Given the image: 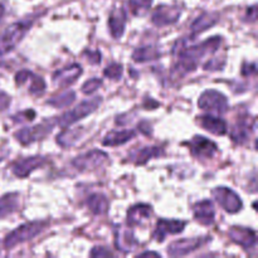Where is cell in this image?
Here are the masks:
<instances>
[{
    "instance_id": "1",
    "label": "cell",
    "mask_w": 258,
    "mask_h": 258,
    "mask_svg": "<svg viewBox=\"0 0 258 258\" xmlns=\"http://www.w3.org/2000/svg\"><path fill=\"white\" fill-rule=\"evenodd\" d=\"M222 44V38L216 35L204 42L196 45L186 44V39L179 40L175 43L173 52L178 53V63L175 66V71L178 75H186L197 70L198 63L203 58L214 54L219 49Z\"/></svg>"
},
{
    "instance_id": "2",
    "label": "cell",
    "mask_w": 258,
    "mask_h": 258,
    "mask_svg": "<svg viewBox=\"0 0 258 258\" xmlns=\"http://www.w3.org/2000/svg\"><path fill=\"white\" fill-rule=\"evenodd\" d=\"M35 17H28L24 19L15 22L5 28L0 33V55H5L12 52L18 44L23 40L34 23Z\"/></svg>"
},
{
    "instance_id": "3",
    "label": "cell",
    "mask_w": 258,
    "mask_h": 258,
    "mask_svg": "<svg viewBox=\"0 0 258 258\" xmlns=\"http://www.w3.org/2000/svg\"><path fill=\"white\" fill-rule=\"evenodd\" d=\"M47 227V222L45 221H33L28 222V223L22 224L14 231L10 232L4 239V247L7 249H12L13 247L18 246L20 243L30 241L34 237L39 236Z\"/></svg>"
},
{
    "instance_id": "4",
    "label": "cell",
    "mask_w": 258,
    "mask_h": 258,
    "mask_svg": "<svg viewBox=\"0 0 258 258\" xmlns=\"http://www.w3.org/2000/svg\"><path fill=\"white\" fill-rule=\"evenodd\" d=\"M101 103H102V98H101L100 96L91 98V100L82 101L81 103H78L77 107H75L71 111H67V112L63 113L59 118H57V123L63 128L70 127L71 125L76 123L77 121L82 120L86 116L95 112V111L100 107Z\"/></svg>"
},
{
    "instance_id": "5",
    "label": "cell",
    "mask_w": 258,
    "mask_h": 258,
    "mask_svg": "<svg viewBox=\"0 0 258 258\" xmlns=\"http://www.w3.org/2000/svg\"><path fill=\"white\" fill-rule=\"evenodd\" d=\"M57 123V118H48L42 121L40 123L30 127H23L15 133V139L19 141L22 145H30V144L39 141L49 135Z\"/></svg>"
},
{
    "instance_id": "6",
    "label": "cell",
    "mask_w": 258,
    "mask_h": 258,
    "mask_svg": "<svg viewBox=\"0 0 258 258\" xmlns=\"http://www.w3.org/2000/svg\"><path fill=\"white\" fill-rule=\"evenodd\" d=\"M199 108L208 112H217L223 115L228 111L229 103L226 96L217 90H207L201 95L198 100Z\"/></svg>"
},
{
    "instance_id": "7",
    "label": "cell",
    "mask_w": 258,
    "mask_h": 258,
    "mask_svg": "<svg viewBox=\"0 0 258 258\" xmlns=\"http://www.w3.org/2000/svg\"><path fill=\"white\" fill-rule=\"evenodd\" d=\"M108 155L102 150H91L88 153L78 155L75 158L71 163L73 169H76L80 173H85V171L95 170V169L100 168L101 165L107 161Z\"/></svg>"
},
{
    "instance_id": "8",
    "label": "cell",
    "mask_w": 258,
    "mask_h": 258,
    "mask_svg": "<svg viewBox=\"0 0 258 258\" xmlns=\"http://www.w3.org/2000/svg\"><path fill=\"white\" fill-rule=\"evenodd\" d=\"M212 194H213V198L216 199L217 203L224 211L231 214L238 213L243 207V202L239 198L238 194L232 189L226 188V186H218V188L213 189Z\"/></svg>"
},
{
    "instance_id": "9",
    "label": "cell",
    "mask_w": 258,
    "mask_h": 258,
    "mask_svg": "<svg viewBox=\"0 0 258 258\" xmlns=\"http://www.w3.org/2000/svg\"><path fill=\"white\" fill-rule=\"evenodd\" d=\"M209 237H197V238H184L174 241L173 243L169 244L168 253L169 256L173 257H180L186 256V254L191 253V252L197 251L204 244L208 243Z\"/></svg>"
},
{
    "instance_id": "10",
    "label": "cell",
    "mask_w": 258,
    "mask_h": 258,
    "mask_svg": "<svg viewBox=\"0 0 258 258\" xmlns=\"http://www.w3.org/2000/svg\"><path fill=\"white\" fill-rule=\"evenodd\" d=\"M254 128H256V120L254 118L249 117V116L238 118L231 130L232 141L238 144V145H246L249 139L252 138Z\"/></svg>"
},
{
    "instance_id": "11",
    "label": "cell",
    "mask_w": 258,
    "mask_h": 258,
    "mask_svg": "<svg viewBox=\"0 0 258 258\" xmlns=\"http://www.w3.org/2000/svg\"><path fill=\"white\" fill-rule=\"evenodd\" d=\"M189 148H190L191 155L199 160L214 158L217 151H218V146L204 136H194L189 141Z\"/></svg>"
},
{
    "instance_id": "12",
    "label": "cell",
    "mask_w": 258,
    "mask_h": 258,
    "mask_svg": "<svg viewBox=\"0 0 258 258\" xmlns=\"http://www.w3.org/2000/svg\"><path fill=\"white\" fill-rule=\"evenodd\" d=\"M181 15V9L176 5H160L154 10L151 23L156 27H166L175 24Z\"/></svg>"
},
{
    "instance_id": "13",
    "label": "cell",
    "mask_w": 258,
    "mask_h": 258,
    "mask_svg": "<svg viewBox=\"0 0 258 258\" xmlns=\"http://www.w3.org/2000/svg\"><path fill=\"white\" fill-rule=\"evenodd\" d=\"M48 163V159L45 156H29V158H24L18 160L17 163L13 165L12 170L13 174L18 178L23 179L29 176L37 169H40Z\"/></svg>"
},
{
    "instance_id": "14",
    "label": "cell",
    "mask_w": 258,
    "mask_h": 258,
    "mask_svg": "<svg viewBox=\"0 0 258 258\" xmlns=\"http://www.w3.org/2000/svg\"><path fill=\"white\" fill-rule=\"evenodd\" d=\"M139 242L135 238L134 231L130 227L117 226L115 229V246L122 253H130L138 247Z\"/></svg>"
},
{
    "instance_id": "15",
    "label": "cell",
    "mask_w": 258,
    "mask_h": 258,
    "mask_svg": "<svg viewBox=\"0 0 258 258\" xmlns=\"http://www.w3.org/2000/svg\"><path fill=\"white\" fill-rule=\"evenodd\" d=\"M186 226L185 221H179V219H159L156 223L155 231H154V238L159 242H163L166 236L170 234H178L184 231Z\"/></svg>"
},
{
    "instance_id": "16",
    "label": "cell",
    "mask_w": 258,
    "mask_h": 258,
    "mask_svg": "<svg viewBox=\"0 0 258 258\" xmlns=\"http://www.w3.org/2000/svg\"><path fill=\"white\" fill-rule=\"evenodd\" d=\"M228 236L234 243L243 247L246 251L254 249L257 243L256 232L251 228H243V227H232L228 232Z\"/></svg>"
},
{
    "instance_id": "17",
    "label": "cell",
    "mask_w": 258,
    "mask_h": 258,
    "mask_svg": "<svg viewBox=\"0 0 258 258\" xmlns=\"http://www.w3.org/2000/svg\"><path fill=\"white\" fill-rule=\"evenodd\" d=\"M82 72L83 70L80 64H71L68 67L57 71L53 75L52 80L54 85H57L58 87H68V86L73 85L80 78Z\"/></svg>"
},
{
    "instance_id": "18",
    "label": "cell",
    "mask_w": 258,
    "mask_h": 258,
    "mask_svg": "<svg viewBox=\"0 0 258 258\" xmlns=\"http://www.w3.org/2000/svg\"><path fill=\"white\" fill-rule=\"evenodd\" d=\"M194 218L203 226H212L216 221V209L213 203L208 199L198 202L193 208Z\"/></svg>"
},
{
    "instance_id": "19",
    "label": "cell",
    "mask_w": 258,
    "mask_h": 258,
    "mask_svg": "<svg viewBox=\"0 0 258 258\" xmlns=\"http://www.w3.org/2000/svg\"><path fill=\"white\" fill-rule=\"evenodd\" d=\"M161 154H163V150L158 146H145V148L131 150L126 161L135 164V165H145L149 160H151L153 158H158Z\"/></svg>"
},
{
    "instance_id": "20",
    "label": "cell",
    "mask_w": 258,
    "mask_h": 258,
    "mask_svg": "<svg viewBox=\"0 0 258 258\" xmlns=\"http://www.w3.org/2000/svg\"><path fill=\"white\" fill-rule=\"evenodd\" d=\"M197 122L204 128V130L209 131L213 135H226L227 130H228V126H227V122L222 117H218V116L213 115H203L198 116L197 118Z\"/></svg>"
},
{
    "instance_id": "21",
    "label": "cell",
    "mask_w": 258,
    "mask_h": 258,
    "mask_svg": "<svg viewBox=\"0 0 258 258\" xmlns=\"http://www.w3.org/2000/svg\"><path fill=\"white\" fill-rule=\"evenodd\" d=\"M219 20V14L216 12H206L199 15L190 25V38L211 29Z\"/></svg>"
},
{
    "instance_id": "22",
    "label": "cell",
    "mask_w": 258,
    "mask_h": 258,
    "mask_svg": "<svg viewBox=\"0 0 258 258\" xmlns=\"http://www.w3.org/2000/svg\"><path fill=\"white\" fill-rule=\"evenodd\" d=\"M126 20H127V14L123 8H118L111 13L108 18V28H110L111 35L115 39H120L125 33Z\"/></svg>"
},
{
    "instance_id": "23",
    "label": "cell",
    "mask_w": 258,
    "mask_h": 258,
    "mask_svg": "<svg viewBox=\"0 0 258 258\" xmlns=\"http://www.w3.org/2000/svg\"><path fill=\"white\" fill-rule=\"evenodd\" d=\"M151 216V207L148 204H136V206L131 207L127 211V218H126V223L128 227L140 226L144 222L148 221Z\"/></svg>"
},
{
    "instance_id": "24",
    "label": "cell",
    "mask_w": 258,
    "mask_h": 258,
    "mask_svg": "<svg viewBox=\"0 0 258 258\" xmlns=\"http://www.w3.org/2000/svg\"><path fill=\"white\" fill-rule=\"evenodd\" d=\"M86 130L83 127L77 128H70L64 127V130L57 136V143L62 148H71V146L76 145L81 139L85 135Z\"/></svg>"
},
{
    "instance_id": "25",
    "label": "cell",
    "mask_w": 258,
    "mask_h": 258,
    "mask_svg": "<svg viewBox=\"0 0 258 258\" xmlns=\"http://www.w3.org/2000/svg\"><path fill=\"white\" fill-rule=\"evenodd\" d=\"M135 138L134 130H112L105 136L102 144L105 146H120Z\"/></svg>"
},
{
    "instance_id": "26",
    "label": "cell",
    "mask_w": 258,
    "mask_h": 258,
    "mask_svg": "<svg viewBox=\"0 0 258 258\" xmlns=\"http://www.w3.org/2000/svg\"><path fill=\"white\" fill-rule=\"evenodd\" d=\"M86 204L95 216H102V214L107 213L108 211V201L105 194L102 193L91 194L86 201Z\"/></svg>"
},
{
    "instance_id": "27",
    "label": "cell",
    "mask_w": 258,
    "mask_h": 258,
    "mask_svg": "<svg viewBox=\"0 0 258 258\" xmlns=\"http://www.w3.org/2000/svg\"><path fill=\"white\" fill-rule=\"evenodd\" d=\"M18 207H19V194L18 193H8L0 197V219L17 212Z\"/></svg>"
},
{
    "instance_id": "28",
    "label": "cell",
    "mask_w": 258,
    "mask_h": 258,
    "mask_svg": "<svg viewBox=\"0 0 258 258\" xmlns=\"http://www.w3.org/2000/svg\"><path fill=\"white\" fill-rule=\"evenodd\" d=\"M161 52L158 49V47L154 45H146V47L136 48L133 53V59L138 63L150 62L160 58Z\"/></svg>"
},
{
    "instance_id": "29",
    "label": "cell",
    "mask_w": 258,
    "mask_h": 258,
    "mask_svg": "<svg viewBox=\"0 0 258 258\" xmlns=\"http://www.w3.org/2000/svg\"><path fill=\"white\" fill-rule=\"evenodd\" d=\"M76 100V93L73 91H66V92L59 93L57 96H53L50 100H48V105H52L55 108L68 107L72 105Z\"/></svg>"
},
{
    "instance_id": "30",
    "label": "cell",
    "mask_w": 258,
    "mask_h": 258,
    "mask_svg": "<svg viewBox=\"0 0 258 258\" xmlns=\"http://www.w3.org/2000/svg\"><path fill=\"white\" fill-rule=\"evenodd\" d=\"M29 81H30V85H29V88H28V91H29L30 95L40 96L45 92L47 85H45V81L43 80L42 77H39V76L34 75V73L32 72Z\"/></svg>"
},
{
    "instance_id": "31",
    "label": "cell",
    "mask_w": 258,
    "mask_h": 258,
    "mask_svg": "<svg viewBox=\"0 0 258 258\" xmlns=\"http://www.w3.org/2000/svg\"><path fill=\"white\" fill-rule=\"evenodd\" d=\"M153 0H128V8L134 15H144L150 9Z\"/></svg>"
},
{
    "instance_id": "32",
    "label": "cell",
    "mask_w": 258,
    "mask_h": 258,
    "mask_svg": "<svg viewBox=\"0 0 258 258\" xmlns=\"http://www.w3.org/2000/svg\"><path fill=\"white\" fill-rule=\"evenodd\" d=\"M122 73H123V68L122 66L118 64V63H112V64L106 67L105 71H103L105 77L110 78V80L112 81L120 80V78L122 77Z\"/></svg>"
},
{
    "instance_id": "33",
    "label": "cell",
    "mask_w": 258,
    "mask_h": 258,
    "mask_svg": "<svg viewBox=\"0 0 258 258\" xmlns=\"http://www.w3.org/2000/svg\"><path fill=\"white\" fill-rule=\"evenodd\" d=\"M101 86H102V80H100V78H91V80H88L87 82L82 86L81 90H82V92L85 93V95H92V93H95Z\"/></svg>"
},
{
    "instance_id": "34",
    "label": "cell",
    "mask_w": 258,
    "mask_h": 258,
    "mask_svg": "<svg viewBox=\"0 0 258 258\" xmlns=\"http://www.w3.org/2000/svg\"><path fill=\"white\" fill-rule=\"evenodd\" d=\"M224 64H226V58H212L208 62L204 64V70L206 71H218L223 70Z\"/></svg>"
},
{
    "instance_id": "35",
    "label": "cell",
    "mask_w": 258,
    "mask_h": 258,
    "mask_svg": "<svg viewBox=\"0 0 258 258\" xmlns=\"http://www.w3.org/2000/svg\"><path fill=\"white\" fill-rule=\"evenodd\" d=\"M242 75L244 77H251V76H256L257 75V67L256 63H248V64H243L242 67Z\"/></svg>"
},
{
    "instance_id": "36",
    "label": "cell",
    "mask_w": 258,
    "mask_h": 258,
    "mask_svg": "<svg viewBox=\"0 0 258 258\" xmlns=\"http://www.w3.org/2000/svg\"><path fill=\"white\" fill-rule=\"evenodd\" d=\"M91 257H111L112 253L105 247H95L90 253Z\"/></svg>"
},
{
    "instance_id": "37",
    "label": "cell",
    "mask_w": 258,
    "mask_h": 258,
    "mask_svg": "<svg viewBox=\"0 0 258 258\" xmlns=\"http://www.w3.org/2000/svg\"><path fill=\"white\" fill-rule=\"evenodd\" d=\"M86 55H87V60L91 63V64H98L101 62V53L100 50H87L86 52Z\"/></svg>"
},
{
    "instance_id": "38",
    "label": "cell",
    "mask_w": 258,
    "mask_h": 258,
    "mask_svg": "<svg viewBox=\"0 0 258 258\" xmlns=\"http://www.w3.org/2000/svg\"><path fill=\"white\" fill-rule=\"evenodd\" d=\"M244 20L248 23H254L257 19V5H252V7H249L248 9H247L246 12V15H244Z\"/></svg>"
},
{
    "instance_id": "39",
    "label": "cell",
    "mask_w": 258,
    "mask_h": 258,
    "mask_svg": "<svg viewBox=\"0 0 258 258\" xmlns=\"http://www.w3.org/2000/svg\"><path fill=\"white\" fill-rule=\"evenodd\" d=\"M34 117H35V112H34V111L28 110V111H24V112L19 113V115L14 116V120L18 121V122H20V121H25V120L32 121Z\"/></svg>"
},
{
    "instance_id": "40",
    "label": "cell",
    "mask_w": 258,
    "mask_h": 258,
    "mask_svg": "<svg viewBox=\"0 0 258 258\" xmlns=\"http://www.w3.org/2000/svg\"><path fill=\"white\" fill-rule=\"evenodd\" d=\"M10 102H12V98L8 93L5 92H0V112L4 110H7L9 107Z\"/></svg>"
},
{
    "instance_id": "41",
    "label": "cell",
    "mask_w": 258,
    "mask_h": 258,
    "mask_svg": "<svg viewBox=\"0 0 258 258\" xmlns=\"http://www.w3.org/2000/svg\"><path fill=\"white\" fill-rule=\"evenodd\" d=\"M150 256L160 257V254H159L158 252H143V253L139 254V257H150Z\"/></svg>"
},
{
    "instance_id": "42",
    "label": "cell",
    "mask_w": 258,
    "mask_h": 258,
    "mask_svg": "<svg viewBox=\"0 0 258 258\" xmlns=\"http://www.w3.org/2000/svg\"><path fill=\"white\" fill-rule=\"evenodd\" d=\"M7 155H8V151L4 150V149L0 148V163H2V161L4 160L5 158H7Z\"/></svg>"
},
{
    "instance_id": "43",
    "label": "cell",
    "mask_w": 258,
    "mask_h": 258,
    "mask_svg": "<svg viewBox=\"0 0 258 258\" xmlns=\"http://www.w3.org/2000/svg\"><path fill=\"white\" fill-rule=\"evenodd\" d=\"M4 13H5L4 5L0 4V20H2V18H3V15H4Z\"/></svg>"
}]
</instances>
